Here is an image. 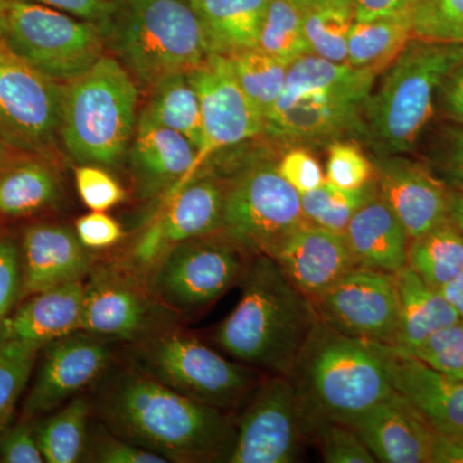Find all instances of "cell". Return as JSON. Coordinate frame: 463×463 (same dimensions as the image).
I'll list each match as a JSON object with an SVG mask.
<instances>
[{
	"label": "cell",
	"instance_id": "cell-1",
	"mask_svg": "<svg viewBox=\"0 0 463 463\" xmlns=\"http://www.w3.org/2000/svg\"><path fill=\"white\" fill-rule=\"evenodd\" d=\"M97 410L112 434L167 462L227 461L236 428L224 411L167 388L139 368L114 374Z\"/></svg>",
	"mask_w": 463,
	"mask_h": 463
},
{
	"label": "cell",
	"instance_id": "cell-2",
	"mask_svg": "<svg viewBox=\"0 0 463 463\" xmlns=\"http://www.w3.org/2000/svg\"><path fill=\"white\" fill-rule=\"evenodd\" d=\"M242 295L214 335L218 346L261 373L288 376L319 323L315 304L268 255L250 260Z\"/></svg>",
	"mask_w": 463,
	"mask_h": 463
},
{
	"label": "cell",
	"instance_id": "cell-3",
	"mask_svg": "<svg viewBox=\"0 0 463 463\" xmlns=\"http://www.w3.org/2000/svg\"><path fill=\"white\" fill-rule=\"evenodd\" d=\"M385 346L319 321L288 374L306 429L318 421L349 426L394 392Z\"/></svg>",
	"mask_w": 463,
	"mask_h": 463
},
{
	"label": "cell",
	"instance_id": "cell-4",
	"mask_svg": "<svg viewBox=\"0 0 463 463\" xmlns=\"http://www.w3.org/2000/svg\"><path fill=\"white\" fill-rule=\"evenodd\" d=\"M99 29L105 47L147 88L197 69L209 56L190 0H116Z\"/></svg>",
	"mask_w": 463,
	"mask_h": 463
},
{
	"label": "cell",
	"instance_id": "cell-5",
	"mask_svg": "<svg viewBox=\"0 0 463 463\" xmlns=\"http://www.w3.org/2000/svg\"><path fill=\"white\" fill-rule=\"evenodd\" d=\"M62 85L60 139L76 163L115 166L136 133L138 87L114 56Z\"/></svg>",
	"mask_w": 463,
	"mask_h": 463
},
{
	"label": "cell",
	"instance_id": "cell-6",
	"mask_svg": "<svg viewBox=\"0 0 463 463\" xmlns=\"http://www.w3.org/2000/svg\"><path fill=\"white\" fill-rule=\"evenodd\" d=\"M463 44L412 39L365 105V138L380 156L410 152L434 115L435 99Z\"/></svg>",
	"mask_w": 463,
	"mask_h": 463
},
{
	"label": "cell",
	"instance_id": "cell-7",
	"mask_svg": "<svg viewBox=\"0 0 463 463\" xmlns=\"http://www.w3.org/2000/svg\"><path fill=\"white\" fill-rule=\"evenodd\" d=\"M221 232L250 257H272L283 240L306 221L300 194L270 158H252L225 178Z\"/></svg>",
	"mask_w": 463,
	"mask_h": 463
},
{
	"label": "cell",
	"instance_id": "cell-8",
	"mask_svg": "<svg viewBox=\"0 0 463 463\" xmlns=\"http://www.w3.org/2000/svg\"><path fill=\"white\" fill-rule=\"evenodd\" d=\"M137 344L139 370L167 388L219 410L236 407L259 385L260 371L232 362L181 332L158 330Z\"/></svg>",
	"mask_w": 463,
	"mask_h": 463
},
{
	"label": "cell",
	"instance_id": "cell-9",
	"mask_svg": "<svg viewBox=\"0 0 463 463\" xmlns=\"http://www.w3.org/2000/svg\"><path fill=\"white\" fill-rule=\"evenodd\" d=\"M3 43L27 66L58 84L85 74L106 48L94 24L20 0H8Z\"/></svg>",
	"mask_w": 463,
	"mask_h": 463
},
{
	"label": "cell",
	"instance_id": "cell-10",
	"mask_svg": "<svg viewBox=\"0 0 463 463\" xmlns=\"http://www.w3.org/2000/svg\"><path fill=\"white\" fill-rule=\"evenodd\" d=\"M249 258L221 232L196 237L176 245L152 268L147 288L167 312L194 315L241 283Z\"/></svg>",
	"mask_w": 463,
	"mask_h": 463
},
{
	"label": "cell",
	"instance_id": "cell-11",
	"mask_svg": "<svg viewBox=\"0 0 463 463\" xmlns=\"http://www.w3.org/2000/svg\"><path fill=\"white\" fill-rule=\"evenodd\" d=\"M62 85L45 78L0 45V141L47 154L60 138Z\"/></svg>",
	"mask_w": 463,
	"mask_h": 463
},
{
	"label": "cell",
	"instance_id": "cell-12",
	"mask_svg": "<svg viewBox=\"0 0 463 463\" xmlns=\"http://www.w3.org/2000/svg\"><path fill=\"white\" fill-rule=\"evenodd\" d=\"M306 437L294 383L288 376L273 374L254 390V397L237 425L227 462H297Z\"/></svg>",
	"mask_w": 463,
	"mask_h": 463
},
{
	"label": "cell",
	"instance_id": "cell-13",
	"mask_svg": "<svg viewBox=\"0 0 463 463\" xmlns=\"http://www.w3.org/2000/svg\"><path fill=\"white\" fill-rule=\"evenodd\" d=\"M225 187L224 178L200 170L170 194L163 212L134 243L129 269L138 276H148L152 268L179 243L219 232Z\"/></svg>",
	"mask_w": 463,
	"mask_h": 463
},
{
	"label": "cell",
	"instance_id": "cell-14",
	"mask_svg": "<svg viewBox=\"0 0 463 463\" xmlns=\"http://www.w3.org/2000/svg\"><path fill=\"white\" fill-rule=\"evenodd\" d=\"M313 304L319 321L328 327L347 336L395 345L399 331L395 274L359 265Z\"/></svg>",
	"mask_w": 463,
	"mask_h": 463
},
{
	"label": "cell",
	"instance_id": "cell-15",
	"mask_svg": "<svg viewBox=\"0 0 463 463\" xmlns=\"http://www.w3.org/2000/svg\"><path fill=\"white\" fill-rule=\"evenodd\" d=\"M199 96L203 145L197 170L218 152L263 136L264 118L240 87L230 58L209 54L205 62L188 72Z\"/></svg>",
	"mask_w": 463,
	"mask_h": 463
},
{
	"label": "cell",
	"instance_id": "cell-16",
	"mask_svg": "<svg viewBox=\"0 0 463 463\" xmlns=\"http://www.w3.org/2000/svg\"><path fill=\"white\" fill-rule=\"evenodd\" d=\"M137 279L138 274L129 268L100 267L93 272L85 283L80 331L133 343L158 331L155 325L161 306Z\"/></svg>",
	"mask_w": 463,
	"mask_h": 463
},
{
	"label": "cell",
	"instance_id": "cell-17",
	"mask_svg": "<svg viewBox=\"0 0 463 463\" xmlns=\"http://www.w3.org/2000/svg\"><path fill=\"white\" fill-rule=\"evenodd\" d=\"M109 340L76 331L44 346L41 367L23 408L24 420L36 419L78 395L108 370Z\"/></svg>",
	"mask_w": 463,
	"mask_h": 463
},
{
	"label": "cell",
	"instance_id": "cell-18",
	"mask_svg": "<svg viewBox=\"0 0 463 463\" xmlns=\"http://www.w3.org/2000/svg\"><path fill=\"white\" fill-rule=\"evenodd\" d=\"M371 93L322 91L306 94L264 120L263 136L286 146L332 143L345 136L365 137L364 112Z\"/></svg>",
	"mask_w": 463,
	"mask_h": 463
},
{
	"label": "cell",
	"instance_id": "cell-19",
	"mask_svg": "<svg viewBox=\"0 0 463 463\" xmlns=\"http://www.w3.org/2000/svg\"><path fill=\"white\" fill-rule=\"evenodd\" d=\"M374 181L411 240L449 222L450 188L422 164L394 156L373 161Z\"/></svg>",
	"mask_w": 463,
	"mask_h": 463
},
{
	"label": "cell",
	"instance_id": "cell-20",
	"mask_svg": "<svg viewBox=\"0 0 463 463\" xmlns=\"http://www.w3.org/2000/svg\"><path fill=\"white\" fill-rule=\"evenodd\" d=\"M270 258L312 303L359 267L345 233L307 222L292 231Z\"/></svg>",
	"mask_w": 463,
	"mask_h": 463
},
{
	"label": "cell",
	"instance_id": "cell-21",
	"mask_svg": "<svg viewBox=\"0 0 463 463\" xmlns=\"http://www.w3.org/2000/svg\"><path fill=\"white\" fill-rule=\"evenodd\" d=\"M197 155V148L184 136L141 112L127 154L139 196L167 197L181 188L196 174Z\"/></svg>",
	"mask_w": 463,
	"mask_h": 463
},
{
	"label": "cell",
	"instance_id": "cell-22",
	"mask_svg": "<svg viewBox=\"0 0 463 463\" xmlns=\"http://www.w3.org/2000/svg\"><path fill=\"white\" fill-rule=\"evenodd\" d=\"M385 349L394 392L412 405L435 432L463 434V380L439 373L388 344Z\"/></svg>",
	"mask_w": 463,
	"mask_h": 463
},
{
	"label": "cell",
	"instance_id": "cell-23",
	"mask_svg": "<svg viewBox=\"0 0 463 463\" xmlns=\"http://www.w3.org/2000/svg\"><path fill=\"white\" fill-rule=\"evenodd\" d=\"M349 426L364 441L377 462H430L435 431L397 392Z\"/></svg>",
	"mask_w": 463,
	"mask_h": 463
},
{
	"label": "cell",
	"instance_id": "cell-24",
	"mask_svg": "<svg viewBox=\"0 0 463 463\" xmlns=\"http://www.w3.org/2000/svg\"><path fill=\"white\" fill-rule=\"evenodd\" d=\"M23 297L79 281L90 272L91 257L75 232L60 224H33L21 245Z\"/></svg>",
	"mask_w": 463,
	"mask_h": 463
},
{
	"label": "cell",
	"instance_id": "cell-25",
	"mask_svg": "<svg viewBox=\"0 0 463 463\" xmlns=\"http://www.w3.org/2000/svg\"><path fill=\"white\" fill-rule=\"evenodd\" d=\"M85 283L72 281L32 295L0 326V341L39 347L80 331Z\"/></svg>",
	"mask_w": 463,
	"mask_h": 463
},
{
	"label": "cell",
	"instance_id": "cell-26",
	"mask_svg": "<svg viewBox=\"0 0 463 463\" xmlns=\"http://www.w3.org/2000/svg\"><path fill=\"white\" fill-rule=\"evenodd\" d=\"M345 236L361 267L395 274L408 265L410 236L379 192L355 213Z\"/></svg>",
	"mask_w": 463,
	"mask_h": 463
},
{
	"label": "cell",
	"instance_id": "cell-27",
	"mask_svg": "<svg viewBox=\"0 0 463 463\" xmlns=\"http://www.w3.org/2000/svg\"><path fill=\"white\" fill-rule=\"evenodd\" d=\"M209 54L232 57L258 48L269 0H190Z\"/></svg>",
	"mask_w": 463,
	"mask_h": 463
},
{
	"label": "cell",
	"instance_id": "cell-28",
	"mask_svg": "<svg viewBox=\"0 0 463 463\" xmlns=\"http://www.w3.org/2000/svg\"><path fill=\"white\" fill-rule=\"evenodd\" d=\"M399 295V331L394 347L411 352L435 332L458 322V313L438 288L405 265L395 273Z\"/></svg>",
	"mask_w": 463,
	"mask_h": 463
},
{
	"label": "cell",
	"instance_id": "cell-29",
	"mask_svg": "<svg viewBox=\"0 0 463 463\" xmlns=\"http://www.w3.org/2000/svg\"><path fill=\"white\" fill-rule=\"evenodd\" d=\"M412 39L408 14L354 21L347 39V65L383 74Z\"/></svg>",
	"mask_w": 463,
	"mask_h": 463
},
{
	"label": "cell",
	"instance_id": "cell-30",
	"mask_svg": "<svg viewBox=\"0 0 463 463\" xmlns=\"http://www.w3.org/2000/svg\"><path fill=\"white\" fill-rule=\"evenodd\" d=\"M377 76L370 70L331 62L313 53L304 54L289 63L285 88L272 111L285 108L292 100L306 94L322 91L371 93Z\"/></svg>",
	"mask_w": 463,
	"mask_h": 463
},
{
	"label": "cell",
	"instance_id": "cell-31",
	"mask_svg": "<svg viewBox=\"0 0 463 463\" xmlns=\"http://www.w3.org/2000/svg\"><path fill=\"white\" fill-rule=\"evenodd\" d=\"M151 90L143 114L184 136L200 151L203 145L199 96L188 72H176L157 81Z\"/></svg>",
	"mask_w": 463,
	"mask_h": 463
},
{
	"label": "cell",
	"instance_id": "cell-32",
	"mask_svg": "<svg viewBox=\"0 0 463 463\" xmlns=\"http://www.w3.org/2000/svg\"><path fill=\"white\" fill-rule=\"evenodd\" d=\"M60 183L50 166L26 161L0 173V215L21 218L56 203Z\"/></svg>",
	"mask_w": 463,
	"mask_h": 463
},
{
	"label": "cell",
	"instance_id": "cell-33",
	"mask_svg": "<svg viewBox=\"0 0 463 463\" xmlns=\"http://www.w3.org/2000/svg\"><path fill=\"white\" fill-rule=\"evenodd\" d=\"M408 267L432 288H440L463 269V232L449 221L411 240Z\"/></svg>",
	"mask_w": 463,
	"mask_h": 463
},
{
	"label": "cell",
	"instance_id": "cell-34",
	"mask_svg": "<svg viewBox=\"0 0 463 463\" xmlns=\"http://www.w3.org/2000/svg\"><path fill=\"white\" fill-rule=\"evenodd\" d=\"M90 404L75 398L35 428L44 461L75 463L83 459L88 444Z\"/></svg>",
	"mask_w": 463,
	"mask_h": 463
},
{
	"label": "cell",
	"instance_id": "cell-35",
	"mask_svg": "<svg viewBox=\"0 0 463 463\" xmlns=\"http://www.w3.org/2000/svg\"><path fill=\"white\" fill-rule=\"evenodd\" d=\"M301 12L310 53L347 65V39L354 24L353 0H325Z\"/></svg>",
	"mask_w": 463,
	"mask_h": 463
},
{
	"label": "cell",
	"instance_id": "cell-36",
	"mask_svg": "<svg viewBox=\"0 0 463 463\" xmlns=\"http://www.w3.org/2000/svg\"><path fill=\"white\" fill-rule=\"evenodd\" d=\"M228 58L240 87L265 120L281 97L289 63L259 48Z\"/></svg>",
	"mask_w": 463,
	"mask_h": 463
},
{
	"label": "cell",
	"instance_id": "cell-37",
	"mask_svg": "<svg viewBox=\"0 0 463 463\" xmlns=\"http://www.w3.org/2000/svg\"><path fill=\"white\" fill-rule=\"evenodd\" d=\"M376 192L374 178L356 190H346L325 181L315 190L300 194L301 209L307 223L345 233L353 216Z\"/></svg>",
	"mask_w": 463,
	"mask_h": 463
},
{
	"label": "cell",
	"instance_id": "cell-38",
	"mask_svg": "<svg viewBox=\"0 0 463 463\" xmlns=\"http://www.w3.org/2000/svg\"><path fill=\"white\" fill-rule=\"evenodd\" d=\"M258 48L288 63L310 53L304 35L303 12L294 0H269Z\"/></svg>",
	"mask_w": 463,
	"mask_h": 463
},
{
	"label": "cell",
	"instance_id": "cell-39",
	"mask_svg": "<svg viewBox=\"0 0 463 463\" xmlns=\"http://www.w3.org/2000/svg\"><path fill=\"white\" fill-rule=\"evenodd\" d=\"M39 350V347L16 341H0V435L7 430L14 419Z\"/></svg>",
	"mask_w": 463,
	"mask_h": 463
},
{
	"label": "cell",
	"instance_id": "cell-40",
	"mask_svg": "<svg viewBox=\"0 0 463 463\" xmlns=\"http://www.w3.org/2000/svg\"><path fill=\"white\" fill-rule=\"evenodd\" d=\"M413 39L463 44V0H417Z\"/></svg>",
	"mask_w": 463,
	"mask_h": 463
},
{
	"label": "cell",
	"instance_id": "cell-41",
	"mask_svg": "<svg viewBox=\"0 0 463 463\" xmlns=\"http://www.w3.org/2000/svg\"><path fill=\"white\" fill-rule=\"evenodd\" d=\"M307 437L316 439L323 461L328 463H374L373 452L350 426L331 421L310 423Z\"/></svg>",
	"mask_w": 463,
	"mask_h": 463
},
{
	"label": "cell",
	"instance_id": "cell-42",
	"mask_svg": "<svg viewBox=\"0 0 463 463\" xmlns=\"http://www.w3.org/2000/svg\"><path fill=\"white\" fill-rule=\"evenodd\" d=\"M404 353L416 356L439 373L463 380L462 319L435 332L421 345Z\"/></svg>",
	"mask_w": 463,
	"mask_h": 463
},
{
	"label": "cell",
	"instance_id": "cell-43",
	"mask_svg": "<svg viewBox=\"0 0 463 463\" xmlns=\"http://www.w3.org/2000/svg\"><path fill=\"white\" fill-rule=\"evenodd\" d=\"M325 176L337 187L356 190L373 181V163L355 143L340 139L328 145Z\"/></svg>",
	"mask_w": 463,
	"mask_h": 463
},
{
	"label": "cell",
	"instance_id": "cell-44",
	"mask_svg": "<svg viewBox=\"0 0 463 463\" xmlns=\"http://www.w3.org/2000/svg\"><path fill=\"white\" fill-rule=\"evenodd\" d=\"M75 183L79 196L91 212H108L127 199L123 185L99 165L76 167Z\"/></svg>",
	"mask_w": 463,
	"mask_h": 463
},
{
	"label": "cell",
	"instance_id": "cell-45",
	"mask_svg": "<svg viewBox=\"0 0 463 463\" xmlns=\"http://www.w3.org/2000/svg\"><path fill=\"white\" fill-rule=\"evenodd\" d=\"M88 458L102 463H166L164 457L130 443L115 434L99 432L93 443L88 441L85 449ZM85 456V455H84Z\"/></svg>",
	"mask_w": 463,
	"mask_h": 463
},
{
	"label": "cell",
	"instance_id": "cell-46",
	"mask_svg": "<svg viewBox=\"0 0 463 463\" xmlns=\"http://www.w3.org/2000/svg\"><path fill=\"white\" fill-rule=\"evenodd\" d=\"M277 170L298 194L315 190L326 181L321 164L303 146H295L286 151L277 163Z\"/></svg>",
	"mask_w": 463,
	"mask_h": 463
},
{
	"label": "cell",
	"instance_id": "cell-47",
	"mask_svg": "<svg viewBox=\"0 0 463 463\" xmlns=\"http://www.w3.org/2000/svg\"><path fill=\"white\" fill-rule=\"evenodd\" d=\"M23 297L21 251L9 239H0V326Z\"/></svg>",
	"mask_w": 463,
	"mask_h": 463
},
{
	"label": "cell",
	"instance_id": "cell-48",
	"mask_svg": "<svg viewBox=\"0 0 463 463\" xmlns=\"http://www.w3.org/2000/svg\"><path fill=\"white\" fill-rule=\"evenodd\" d=\"M0 461L7 463H42L44 461L35 428L30 421L8 428L0 435Z\"/></svg>",
	"mask_w": 463,
	"mask_h": 463
},
{
	"label": "cell",
	"instance_id": "cell-49",
	"mask_svg": "<svg viewBox=\"0 0 463 463\" xmlns=\"http://www.w3.org/2000/svg\"><path fill=\"white\" fill-rule=\"evenodd\" d=\"M75 233L85 248L99 250L116 245L124 236L123 228L106 212H90L76 221Z\"/></svg>",
	"mask_w": 463,
	"mask_h": 463
},
{
	"label": "cell",
	"instance_id": "cell-50",
	"mask_svg": "<svg viewBox=\"0 0 463 463\" xmlns=\"http://www.w3.org/2000/svg\"><path fill=\"white\" fill-rule=\"evenodd\" d=\"M65 12L79 20L102 26L115 7L116 0H20Z\"/></svg>",
	"mask_w": 463,
	"mask_h": 463
},
{
	"label": "cell",
	"instance_id": "cell-51",
	"mask_svg": "<svg viewBox=\"0 0 463 463\" xmlns=\"http://www.w3.org/2000/svg\"><path fill=\"white\" fill-rule=\"evenodd\" d=\"M440 165L453 188L463 190V124L448 133Z\"/></svg>",
	"mask_w": 463,
	"mask_h": 463
},
{
	"label": "cell",
	"instance_id": "cell-52",
	"mask_svg": "<svg viewBox=\"0 0 463 463\" xmlns=\"http://www.w3.org/2000/svg\"><path fill=\"white\" fill-rule=\"evenodd\" d=\"M438 97L443 111L452 120L463 124V60L444 79Z\"/></svg>",
	"mask_w": 463,
	"mask_h": 463
},
{
	"label": "cell",
	"instance_id": "cell-53",
	"mask_svg": "<svg viewBox=\"0 0 463 463\" xmlns=\"http://www.w3.org/2000/svg\"><path fill=\"white\" fill-rule=\"evenodd\" d=\"M416 2L417 0H353L354 21H371L399 14H408L412 18Z\"/></svg>",
	"mask_w": 463,
	"mask_h": 463
},
{
	"label": "cell",
	"instance_id": "cell-54",
	"mask_svg": "<svg viewBox=\"0 0 463 463\" xmlns=\"http://www.w3.org/2000/svg\"><path fill=\"white\" fill-rule=\"evenodd\" d=\"M429 463H463V434L435 432Z\"/></svg>",
	"mask_w": 463,
	"mask_h": 463
},
{
	"label": "cell",
	"instance_id": "cell-55",
	"mask_svg": "<svg viewBox=\"0 0 463 463\" xmlns=\"http://www.w3.org/2000/svg\"><path fill=\"white\" fill-rule=\"evenodd\" d=\"M439 291L458 313L459 318L463 321V269L457 274L455 279L441 286Z\"/></svg>",
	"mask_w": 463,
	"mask_h": 463
},
{
	"label": "cell",
	"instance_id": "cell-56",
	"mask_svg": "<svg viewBox=\"0 0 463 463\" xmlns=\"http://www.w3.org/2000/svg\"><path fill=\"white\" fill-rule=\"evenodd\" d=\"M449 221L463 232V190L450 188Z\"/></svg>",
	"mask_w": 463,
	"mask_h": 463
},
{
	"label": "cell",
	"instance_id": "cell-57",
	"mask_svg": "<svg viewBox=\"0 0 463 463\" xmlns=\"http://www.w3.org/2000/svg\"><path fill=\"white\" fill-rule=\"evenodd\" d=\"M8 0H0V45L3 44V30H5V14H7Z\"/></svg>",
	"mask_w": 463,
	"mask_h": 463
},
{
	"label": "cell",
	"instance_id": "cell-58",
	"mask_svg": "<svg viewBox=\"0 0 463 463\" xmlns=\"http://www.w3.org/2000/svg\"><path fill=\"white\" fill-rule=\"evenodd\" d=\"M298 7L304 11V9L312 7V5H318V3L325 2V0H294Z\"/></svg>",
	"mask_w": 463,
	"mask_h": 463
},
{
	"label": "cell",
	"instance_id": "cell-59",
	"mask_svg": "<svg viewBox=\"0 0 463 463\" xmlns=\"http://www.w3.org/2000/svg\"><path fill=\"white\" fill-rule=\"evenodd\" d=\"M5 143L0 141V165H2L3 161H5Z\"/></svg>",
	"mask_w": 463,
	"mask_h": 463
}]
</instances>
